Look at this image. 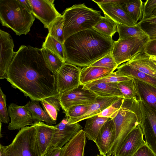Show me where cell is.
I'll return each instance as SVG.
<instances>
[{
    "label": "cell",
    "mask_w": 156,
    "mask_h": 156,
    "mask_svg": "<svg viewBox=\"0 0 156 156\" xmlns=\"http://www.w3.org/2000/svg\"><path fill=\"white\" fill-rule=\"evenodd\" d=\"M6 79L31 100L59 95L55 75L47 67L41 48L21 45L15 52Z\"/></svg>",
    "instance_id": "6da1fadb"
},
{
    "label": "cell",
    "mask_w": 156,
    "mask_h": 156,
    "mask_svg": "<svg viewBox=\"0 0 156 156\" xmlns=\"http://www.w3.org/2000/svg\"><path fill=\"white\" fill-rule=\"evenodd\" d=\"M114 41L93 28L74 34L63 44L66 62L80 67L89 66L111 51Z\"/></svg>",
    "instance_id": "7a4b0ae2"
},
{
    "label": "cell",
    "mask_w": 156,
    "mask_h": 156,
    "mask_svg": "<svg viewBox=\"0 0 156 156\" xmlns=\"http://www.w3.org/2000/svg\"><path fill=\"white\" fill-rule=\"evenodd\" d=\"M146 117L140 99H124L117 115L113 119L115 129L113 144L107 156H113L122 142L134 129L141 125Z\"/></svg>",
    "instance_id": "3957f363"
},
{
    "label": "cell",
    "mask_w": 156,
    "mask_h": 156,
    "mask_svg": "<svg viewBox=\"0 0 156 156\" xmlns=\"http://www.w3.org/2000/svg\"><path fill=\"white\" fill-rule=\"evenodd\" d=\"M35 19L32 13L18 0H0V20L2 25L10 28L16 35L27 34Z\"/></svg>",
    "instance_id": "277c9868"
},
{
    "label": "cell",
    "mask_w": 156,
    "mask_h": 156,
    "mask_svg": "<svg viewBox=\"0 0 156 156\" xmlns=\"http://www.w3.org/2000/svg\"><path fill=\"white\" fill-rule=\"evenodd\" d=\"M62 15L64 19L65 41L74 34L92 29L103 17L101 11L88 7L84 3L75 4L66 8Z\"/></svg>",
    "instance_id": "5b68a950"
},
{
    "label": "cell",
    "mask_w": 156,
    "mask_h": 156,
    "mask_svg": "<svg viewBox=\"0 0 156 156\" xmlns=\"http://www.w3.org/2000/svg\"><path fill=\"white\" fill-rule=\"evenodd\" d=\"M34 123L20 129L12 143L7 146L0 145V156H41L34 144Z\"/></svg>",
    "instance_id": "8992f818"
},
{
    "label": "cell",
    "mask_w": 156,
    "mask_h": 156,
    "mask_svg": "<svg viewBox=\"0 0 156 156\" xmlns=\"http://www.w3.org/2000/svg\"><path fill=\"white\" fill-rule=\"evenodd\" d=\"M150 39L147 35L131 37L115 41L112 51L117 65L130 60L137 53L143 52Z\"/></svg>",
    "instance_id": "52a82bcc"
},
{
    "label": "cell",
    "mask_w": 156,
    "mask_h": 156,
    "mask_svg": "<svg viewBox=\"0 0 156 156\" xmlns=\"http://www.w3.org/2000/svg\"><path fill=\"white\" fill-rule=\"evenodd\" d=\"M98 96L84 84L59 95L63 112L70 107L75 105H88L93 103Z\"/></svg>",
    "instance_id": "ba28073f"
},
{
    "label": "cell",
    "mask_w": 156,
    "mask_h": 156,
    "mask_svg": "<svg viewBox=\"0 0 156 156\" xmlns=\"http://www.w3.org/2000/svg\"><path fill=\"white\" fill-rule=\"evenodd\" d=\"M81 69L73 64L65 62L55 74L57 88L59 94L72 90L81 84Z\"/></svg>",
    "instance_id": "9c48e42d"
},
{
    "label": "cell",
    "mask_w": 156,
    "mask_h": 156,
    "mask_svg": "<svg viewBox=\"0 0 156 156\" xmlns=\"http://www.w3.org/2000/svg\"><path fill=\"white\" fill-rule=\"evenodd\" d=\"M32 8V13L40 20L45 28L58 17L62 16L55 7L54 0H29Z\"/></svg>",
    "instance_id": "30bf717a"
},
{
    "label": "cell",
    "mask_w": 156,
    "mask_h": 156,
    "mask_svg": "<svg viewBox=\"0 0 156 156\" xmlns=\"http://www.w3.org/2000/svg\"><path fill=\"white\" fill-rule=\"evenodd\" d=\"M34 144L39 154L43 156L51 147L55 128L41 122H34Z\"/></svg>",
    "instance_id": "8fae6325"
},
{
    "label": "cell",
    "mask_w": 156,
    "mask_h": 156,
    "mask_svg": "<svg viewBox=\"0 0 156 156\" xmlns=\"http://www.w3.org/2000/svg\"><path fill=\"white\" fill-rule=\"evenodd\" d=\"M141 126L130 132L113 156H132L146 144Z\"/></svg>",
    "instance_id": "7c38bea8"
},
{
    "label": "cell",
    "mask_w": 156,
    "mask_h": 156,
    "mask_svg": "<svg viewBox=\"0 0 156 156\" xmlns=\"http://www.w3.org/2000/svg\"><path fill=\"white\" fill-rule=\"evenodd\" d=\"M54 126L55 129L51 147H62L82 128L78 122L72 123L67 117Z\"/></svg>",
    "instance_id": "4fadbf2b"
},
{
    "label": "cell",
    "mask_w": 156,
    "mask_h": 156,
    "mask_svg": "<svg viewBox=\"0 0 156 156\" xmlns=\"http://www.w3.org/2000/svg\"><path fill=\"white\" fill-rule=\"evenodd\" d=\"M0 79L7 78V73L15 52L14 42L10 35L0 30Z\"/></svg>",
    "instance_id": "5bb4252c"
},
{
    "label": "cell",
    "mask_w": 156,
    "mask_h": 156,
    "mask_svg": "<svg viewBox=\"0 0 156 156\" xmlns=\"http://www.w3.org/2000/svg\"><path fill=\"white\" fill-rule=\"evenodd\" d=\"M146 119L141 127L146 144L156 155V113L141 98Z\"/></svg>",
    "instance_id": "9a60e30c"
},
{
    "label": "cell",
    "mask_w": 156,
    "mask_h": 156,
    "mask_svg": "<svg viewBox=\"0 0 156 156\" xmlns=\"http://www.w3.org/2000/svg\"><path fill=\"white\" fill-rule=\"evenodd\" d=\"M8 111L11 119L8 126L9 130H19L34 124L31 113L24 106H19L12 103L9 106Z\"/></svg>",
    "instance_id": "2e32d148"
},
{
    "label": "cell",
    "mask_w": 156,
    "mask_h": 156,
    "mask_svg": "<svg viewBox=\"0 0 156 156\" xmlns=\"http://www.w3.org/2000/svg\"><path fill=\"white\" fill-rule=\"evenodd\" d=\"M106 16L116 23L134 26L136 23L124 9L122 5L112 3L97 4Z\"/></svg>",
    "instance_id": "e0dca14e"
},
{
    "label": "cell",
    "mask_w": 156,
    "mask_h": 156,
    "mask_svg": "<svg viewBox=\"0 0 156 156\" xmlns=\"http://www.w3.org/2000/svg\"><path fill=\"white\" fill-rule=\"evenodd\" d=\"M115 135L114 122L110 119L101 127L95 142L100 154L107 155L113 144Z\"/></svg>",
    "instance_id": "ac0fdd59"
},
{
    "label": "cell",
    "mask_w": 156,
    "mask_h": 156,
    "mask_svg": "<svg viewBox=\"0 0 156 156\" xmlns=\"http://www.w3.org/2000/svg\"><path fill=\"white\" fill-rule=\"evenodd\" d=\"M120 98L118 97H102L97 96L93 103L87 105L88 109L85 113L77 118L69 119L71 123H74L98 115L116 101Z\"/></svg>",
    "instance_id": "d6986e66"
},
{
    "label": "cell",
    "mask_w": 156,
    "mask_h": 156,
    "mask_svg": "<svg viewBox=\"0 0 156 156\" xmlns=\"http://www.w3.org/2000/svg\"><path fill=\"white\" fill-rule=\"evenodd\" d=\"M86 142L85 134L81 129L62 147L61 156H84Z\"/></svg>",
    "instance_id": "ffe728a7"
},
{
    "label": "cell",
    "mask_w": 156,
    "mask_h": 156,
    "mask_svg": "<svg viewBox=\"0 0 156 156\" xmlns=\"http://www.w3.org/2000/svg\"><path fill=\"white\" fill-rule=\"evenodd\" d=\"M126 63L156 79V66L150 60L149 56L143 51L137 53Z\"/></svg>",
    "instance_id": "44dd1931"
},
{
    "label": "cell",
    "mask_w": 156,
    "mask_h": 156,
    "mask_svg": "<svg viewBox=\"0 0 156 156\" xmlns=\"http://www.w3.org/2000/svg\"><path fill=\"white\" fill-rule=\"evenodd\" d=\"M112 69L88 66L81 69V83L85 84L92 81L105 77L114 72Z\"/></svg>",
    "instance_id": "7402d4cb"
},
{
    "label": "cell",
    "mask_w": 156,
    "mask_h": 156,
    "mask_svg": "<svg viewBox=\"0 0 156 156\" xmlns=\"http://www.w3.org/2000/svg\"><path fill=\"white\" fill-rule=\"evenodd\" d=\"M116 71L119 75L129 77L149 84L156 88V79L135 69L126 63L119 66Z\"/></svg>",
    "instance_id": "603a6c76"
},
{
    "label": "cell",
    "mask_w": 156,
    "mask_h": 156,
    "mask_svg": "<svg viewBox=\"0 0 156 156\" xmlns=\"http://www.w3.org/2000/svg\"><path fill=\"white\" fill-rule=\"evenodd\" d=\"M110 119L97 115L87 119L84 130L86 137L95 142L101 127Z\"/></svg>",
    "instance_id": "cb8c5ba5"
},
{
    "label": "cell",
    "mask_w": 156,
    "mask_h": 156,
    "mask_svg": "<svg viewBox=\"0 0 156 156\" xmlns=\"http://www.w3.org/2000/svg\"><path fill=\"white\" fill-rule=\"evenodd\" d=\"M86 87L98 96L123 98L118 87V83H100Z\"/></svg>",
    "instance_id": "d4e9b609"
},
{
    "label": "cell",
    "mask_w": 156,
    "mask_h": 156,
    "mask_svg": "<svg viewBox=\"0 0 156 156\" xmlns=\"http://www.w3.org/2000/svg\"><path fill=\"white\" fill-rule=\"evenodd\" d=\"M38 101L31 100L29 101L24 107L27 109L31 113L33 122L43 121L47 124L52 126L55 124L56 121L54 120L42 108Z\"/></svg>",
    "instance_id": "484cf974"
},
{
    "label": "cell",
    "mask_w": 156,
    "mask_h": 156,
    "mask_svg": "<svg viewBox=\"0 0 156 156\" xmlns=\"http://www.w3.org/2000/svg\"><path fill=\"white\" fill-rule=\"evenodd\" d=\"M136 80L141 98L156 113V88L147 83Z\"/></svg>",
    "instance_id": "4316f807"
},
{
    "label": "cell",
    "mask_w": 156,
    "mask_h": 156,
    "mask_svg": "<svg viewBox=\"0 0 156 156\" xmlns=\"http://www.w3.org/2000/svg\"><path fill=\"white\" fill-rule=\"evenodd\" d=\"M118 86L124 99L141 98L136 80L132 78L129 80L119 82Z\"/></svg>",
    "instance_id": "83f0119b"
},
{
    "label": "cell",
    "mask_w": 156,
    "mask_h": 156,
    "mask_svg": "<svg viewBox=\"0 0 156 156\" xmlns=\"http://www.w3.org/2000/svg\"><path fill=\"white\" fill-rule=\"evenodd\" d=\"M41 50L47 67L53 74L55 75L65 62L59 56L49 49L42 48Z\"/></svg>",
    "instance_id": "f1b7e54d"
},
{
    "label": "cell",
    "mask_w": 156,
    "mask_h": 156,
    "mask_svg": "<svg viewBox=\"0 0 156 156\" xmlns=\"http://www.w3.org/2000/svg\"><path fill=\"white\" fill-rule=\"evenodd\" d=\"M143 4L141 0H129L122 4L126 11L136 24L142 19Z\"/></svg>",
    "instance_id": "f546056e"
},
{
    "label": "cell",
    "mask_w": 156,
    "mask_h": 156,
    "mask_svg": "<svg viewBox=\"0 0 156 156\" xmlns=\"http://www.w3.org/2000/svg\"><path fill=\"white\" fill-rule=\"evenodd\" d=\"M93 28L101 34L112 37L117 32L116 23L106 16H103Z\"/></svg>",
    "instance_id": "4dcf8cb0"
},
{
    "label": "cell",
    "mask_w": 156,
    "mask_h": 156,
    "mask_svg": "<svg viewBox=\"0 0 156 156\" xmlns=\"http://www.w3.org/2000/svg\"><path fill=\"white\" fill-rule=\"evenodd\" d=\"M40 102L44 111L54 120L56 121L58 113L62 108L59 95L42 100Z\"/></svg>",
    "instance_id": "1f68e13d"
},
{
    "label": "cell",
    "mask_w": 156,
    "mask_h": 156,
    "mask_svg": "<svg viewBox=\"0 0 156 156\" xmlns=\"http://www.w3.org/2000/svg\"><path fill=\"white\" fill-rule=\"evenodd\" d=\"M116 24L119 36L118 40L131 37L147 35L137 23L134 26H127Z\"/></svg>",
    "instance_id": "d6a6232c"
},
{
    "label": "cell",
    "mask_w": 156,
    "mask_h": 156,
    "mask_svg": "<svg viewBox=\"0 0 156 156\" xmlns=\"http://www.w3.org/2000/svg\"><path fill=\"white\" fill-rule=\"evenodd\" d=\"M42 48L49 49L66 62L63 44L55 39L49 34L46 37L45 41L43 43Z\"/></svg>",
    "instance_id": "836d02e7"
},
{
    "label": "cell",
    "mask_w": 156,
    "mask_h": 156,
    "mask_svg": "<svg viewBox=\"0 0 156 156\" xmlns=\"http://www.w3.org/2000/svg\"><path fill=\"white\" fill-rule=\"evenodd\" d=\"M64 19L62 15L57 18L48 28L51 36L62 44L65 42L63 30Z\"/></svg>",
    "instance_id": "e575fe53"
},
{
    "label": "cell",
    "mask_w": 156,
    "mask_h": 156,
    "mask_svg": "<svg viewBox=\"0 0 156 156\" xmlns=\"http://www.w3.org/2000/svg\"><path fill=\"white\" fill-rule=\"evenodd\" d=\"M137 24L150 39L156 37V16L142 20Z\"/></svg>",
    "instance_id": "d590c367"
},
{
    "label": "cell",
    "mask_w": 156,
    "mask_h": 156,
    "mask_svg": "<svg viewBox=\"0 0 156 156\" xmlns=\"http://www.w3.org/2000/svg\"><path fill=\"white\" fill-rule=\"evenodd\" d=\"M124 99L120 97L115 102L98 115L99 117L113 119L117 115L120 109Z\"/></svg>",
    "instance_id": "8d00e7d4"
},
{
    "label": "cell",
    "mask_w": 156,
    "mask_h": 156,
    "mask_svg": "<svg viewBox=\"0 0 156 156\" xmlns=\"http://www.w3.org/2000/svg\"><path fill=\"white\" fill-rule=\"evenodd\" d=\"M132 78L127 76L119 75L116 72H113L105 77L92 81L85 84V85L86 87H88L100 83H118L129 80Z\"/></svg>",
    "instance_id": "74e56055"
},
{
    "label": "cell",
    "mask_w": 156,
    "mask_h": 156,
    "mask_svg": "<svg viewBox=\"0 0 156 156\" xmlns=\"http://www.w3.org/2000/svg\"><path fill=\"white\" fill-rule=\"evenodd\" d=\"M90 66L111 68L115 70L117 69L118 67L112 56V51Z\"/></svg>",
    "instance_id": "f35d334b"
},
{
    "label": "cell",
    "mask_w": 156,
    "mask_h": 156,
    "mask_svg": "<svg viewBox=\"0 0 156 156\" xmlns=\"http://www.w3.org/2000/svg\"><path fill=\"white\" fill-rule=\"evenodd\" d=\"M88 109L87 105H75L70 107L64 112L66 117L72 119L82 115L86 113Z\"/></svg>",
    "instance_id": "ab89813d"
},
{
    "label": "cell",
    "mask_w": 156,
    "mask_h": 156,
    "mask_svg": "<svg viewBox=\"0 0 156 156\" xmlns=\"http://www.w3.org/2000/svg\"><path fill=\"white\" fill-rule=\"evenodd\" d=\"M0 122L7 124L9 121L6 105V96L0 88Z\"/></svg>",
    "instance_id": "60d3db41"
},
{
    "label": "cell",
    "mask_w": 156,
    "mask_h": 156,
    "mask_svg": "<svg viewBox=\"0 0 156 156\" xmlns=\"http://www.w3.org/2000/svg\"><path fill=\"white\" fill-rule=\"evenodd\" d=\"M156 9V0H146L143 4V14L142 20L151 17Z\"/></svg>",
    "instance_id": "b9f144b4"
},
{
    "label": "cell",
    "mask_w": 156,
    "mask_h": 156,
    "mask_svg": "<svg viewBox=\"0 0 156 156\" xmlns=\"http://www.w3.org/2000/svg\"><path fill=\"white\" fill-rule=\"evenodd\" d=\"M143 52L149 56H156V37L150 39L146 44Z\"/></svg>",
    "instance_id": "7bdbcfd3"
},
{
    "label": "cell",
    "mask_w": 156,
    "mask_h": 156,
    "mask_svg": "<svg viewBox=\"0 0 156 156\" xmlns=\"http://www.w3.org/2000/svg\"><path fill=\"white\" fill-rule=\"evenodd\" d=\"M132 156H156L146 144L141 147Z\"/></svg>",
    "instance_id": "ee69618b"
},
{
    "label": "cell",
    "mask_w": 156,
    "mask_h": 156,
    "mask_svg": "<svg viewBox=\"0 0 156 156\" xmlns=\"http://www.w3.org/2000/svg\"><path fill=\"white\" fill-rule=\"evenodd\" d=\"M62 147H51L43 156H61Z\"/></svg>",
    "instance_id": "f6af8a7d"
},
{
    "label": "cell",
    "mask_w": 156,
    "mask_h": 156,
    "mask_svg": "<svg viewBox=\"0 0 156 156\" xmlns=\"http://www.w3.org/2000/svg\"><path fill=\"white\" fill-rule=\"evenodd\" d=\"M129 0H92L96 4L98 3H112L122 4L127 2Z\"/></svg>",
    "instance_id": "bcb514c9"
},
{
    "label": "cell",
    "mask_w": 156,
    "mask_h": 156,
    "mask_svg": "<svg viewBox=\"0 0 156 156\" xmlns=\"http://www.w3.org/2000/svg\"><path fill=\"white\" fill-rule=\"evenodd\" d=\"M18 1L26 9L32 13V7L29 0H18Z\"/></svg>",
    "instance_id": "7dc6e473"
},
{
    "label": "cell",
    "mask_w": 156,
    "mask_h": 156,
    "mask_svg": "<svg viewBox=\"0 0 156 156\" xmlns=\"http://www.w3.org/2000/svg\"><path fill=\"white\" fill-rule=\"evenodd\" d=\"M150 60L156 66V56H150Z\"/></svg>",
    "instance_id": "c3c4849f"
},
{
    "label": "cell",
    "mask_w": 156,
    "mask_h": 156,
    "mask_svg": "<svg viewBox=\"0 0 156 156\" xmlns=\"http://www.w3.org/2000/svg\"><path fill=\"white\" fill-rule=\"evenodd\" d=\"M152 16H156V9L154 11Z\"/></svg>",
    "instance_id": "681fc988"
},
{
    "label": "cell",
    "mask_w": 156,
    "mask_h": 156,
    "mask_svg": "<svg viewBox=\"0 0 156 156\" xmlns=\"http://www.w3.org/2000/svg\"><path fill=\"white\" fill-rule=\"evenodd\" d=\"M97 156H107V155H105L102 154H98Z\"/></svg>",
    "instance_id": "f907efd6"
}]
</instances>
